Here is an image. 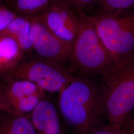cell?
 I'll return each mask as SVG.
<instances>
[{
  "instance_id": "4fadbf2b",
  "label": "cell",
  "mask_w": 134,
  "mask_h": 134,
  "mask_svg": "<svg viewBox=\"0 0 134 134\" xmlns=\"http://www.w3.org/2000/svg\"><path fill=\"white\" fill-rule=\"evenodd\" d=\"M53 0H15L14 12L18 14L32 15L42 12Z\"/></svg>"
},
{
  "instance_id": "52a82bcc",
  "label": "cell",
  "mask_w": 134,
  "mask_h": 134,
  "mask_svg": "<svg viewBox=\"0 0 134 134\" xmlns=\"http://www.w3.org/2000/svg\"><path fill=\"white\" fill-rule=\"evenodd\" d=\"M40 14L45 24L56 36L73 45L79 27V14L59 0H53Z\"/></svg>"
},
{
  "instance_id": "30bf717a",
  "label": "cell",
  "mask_w": 134,
  "mask_h": 134,
  "mask_svg": "<svg viewBox=\"0 0 134 134\" xmlns=\"http://www.w3.org/2000/svg\"><path fill=\"white\" fill-rule=\"evenodd\" d=\"M3 87L6 108L15 101L34 94L46 92L30 81L2 77L0 80Z\"/></svg>"
},
{
  "instance_id": "7c38bea8",
  "label": "cell",
  "mask_w": 134,
  "mask_h": 134,
  "mask_svg": "<svg viewBox=\"0 0 134 134\" xmlns=\"http://www.w3.org/2000/svg\"><path fill=\"white\" fill-rule=\"evenodd\" d=\"M31 29L30 16L18 14L3 32L13 36L19 43L25 55H27L33 51Z\"/></svg>"
},
{
  "instance_id": "7a4b0ae2",
  "label": "cell",
  "mask_w": 134,
  "mask_h": 134,
  "mask_svg": "<svg viewBox=\"0 0 134 134\" xmlns=\"http://www.w3.org/2000/svg\"><path fill=\"white\" fill-rule=\"evenodd\" d=\"M80 24L72 53V72L102 79L116 70L115 62L100 38L91 16L79 14Z\"/></svg>"
},
{
  "instance_id": "3957f363",
  "label": "cell",
  "mask_w": 134,
  "mask_h": 134,
  "mask_svg": "<svg viewBox=\"0 0 134 134\" xmlns=\"http://www.w3.org/2000/svg\"><path fill=\"white\" fill-rule=\"evenodd\" d=\"M90 16L116 70L130 62L134 57V9L97 12Z\"/></svg>"
},
{
  "instance_id": "2e32d148",
  "label": "cell",
  "mask_w": 134,
  "mask_h": 134,
  "mask_svg": "<svg viewBox=\"0 0 134 134\" xmlns=\"http://www.w3.org/2000/svg\"><path fill=\"white\" fill-rule=\"evenodd\" d=\"M18 15L14 11L10 10L0 2V33L5 31Z\"/></svg>"
},
{
  "instance_id": "9a60e30c",
  "label": "cell",
  "mask_w": 134,
  "mask_h": 134,
  "mask_svg": "<svg viewBox=\"0 0 134 134\" xmlns=\"http://www.w3.org/2000/svg\"><path fill=\"white\" fill-rule=\"evenodd\" d=\"M66 4L77 14H86L94 5L98 3V0H59Z\"/></svg>"
},
{
  "instance_id": "e0dca14e",
  "label": "cell",
  "mask_w": 134,
  "mask_h": 134,
  "mask_svg": "<svg viewBox=\"0 0 134 134\" xmlns=\"http://www.w3.org/2000/svg\"><path fill=\"white\" fill-rule=\"evenodd\" d=\"M82 134H125L122 130L110 125H99L95 128Z\"/></svg>"
},
{
  "instance_id": "d6986e66",
  "label": "cell",
  "mask_w": 134,
  "mask_h": 134,
  "mask_svg": "<svg viewBox=\"0 0 134 134\" xmlns=\"http://www.w3.org/2000/svg\"><path fill=\"white\" fill-rule=\"evenodd\" d=\"M7 109L6 104L5 102V97L3 92V87L1 81H0V112L2 110Z\"/></svg>"
},
{
  "instance_id": "8992f818",
  "label": "cell",
  "mask_w": 134,
  "mask_h": 134,
  "mask_svg": "<svg viewBox=\"0 0 134 134\" xmlns=\"http://www.w3.org/2000/svg\"><path fill=\"white\" fill-rule=\"evenodd\" d=\"M30 16L31 23V41L35 55L73 74V45L63 41L53 34L45 24L40 14Z\"/></svg>"
},
{
  "instance_id": "9c48e42d",
  "label": "cell",
  "mask_w": 134,
  "mask_h": 134,
  "mask_svg": "<svg viewBox=\"0 0 134 134\" xmlns=\"http://www.w3.org/2000/svg\"><path fill=\"white\" fill-rule=\"evenodd\" d=\"M25 56L19 43L10 34L0 33V77L10 73Z\"/></svg>"
},
{
  "instance_id": "ba28073f",
  "label": "cell",
  "mask_w": 134,
  "mask_h": 134,
  "mask_svg": "<svg viewBox=\"0 0 134 134\" xmlns=\"http://www.w3.org/2000/svg\"><path fill=\"white\" fill-rule=\"evenodd\" d=\"M38 134H62L57 111L46 98L41 101L29 116Z\"/></svg>"
},
{
  "instance_id": "8fae6325",
  "label": "cell",
  "mask_w": 134,
  "mask_h": 134,
  "mask_svg": "<svg viewBox=\"0 0 134 134\" xmlns=\"http://www.w3.org/2000/svg\"><path fill=\"white\" fill-rule=\"evenodd\" d=\"M0 134H38L30 117L8 109L0 112Z\"/></svg>"
},
{
  "instance_id": "ac0fdd59",
  "label": "cell",
  "mask_w": 134,
  "mask_h": 134,
  "mask_svg": "<svg viewBox=\"0 0 134 134\" xmlns=\"http://www.w3.org/2000/svg\"><path fill=\"white\" fill-rule=\"evenodd\" d=\"M122 130L125 134H134V109L126 118Z\"/></svg>"
},
{
  "instance_id": "5b68a950",
  "label": "cell",
  "mask_w": 134,
  "mask_h": 134,
  "mask_svg": "<svg viewBox=\"0 0 134 134\" xmlns=\"http://www.w3.org/2000/svg\"><path fill=\"white\" fill-rule=\"evenodd\" d=\"M5 77L30 81L45 92L59 93L74 80L76 76L70 71L35 55L29 56V54L3 77Z\"/></svg>"
},
{
  "instance_id": "6da1fadb",
  "label": "cell",
  "mask_w": 134,
  "mask_h": 134,
  "mask_svg": "<svg viewBox=\"0 0 134 134\" xmlns=\"http://www.w3.org/2000/svg\"><path fill=\"white\" fill-rule=\"evenodd\" d=\"M59 107L67 123L82 134L100 125L105 116L101 85L91 77L76 76L59 93Z\"/></svg>"
},
{
  "instance_id": "277c9868",
  "label": "cell",
  "mask_w": 134,
  "mask_h": 134,
  "mask_svg": "<svg viewBox=\"0 0 134 134\" xmlns=\"http://www.w3.org/2000/svg\"><path fill=\"white\" fill-rule=\"evenodd\" d=\"M101 86L108 124L122 130L134 109V57L103 79Z\"/></svg>"
},
{
  "instance_id": "5bb4252c",
  "label": "cell",
  "mask_w": 134,
  "mask_h": 134,
  "mask_svg": "<svg viewBox=\"0 0 134 134\" xmlns=\"http://www.w3.org/2000/svg\"><path fill=\"white\" fill-rule=\"evenodd\" d=\"M98 12H116L134 9V0H98Z\"/></svg>"
}]
</instances>
